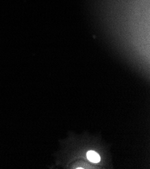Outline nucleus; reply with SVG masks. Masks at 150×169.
<instances>
[{"label": "nucleus", "mask_w": 150, "mask_h": 169, "mask_svg": "<svg viewBox=\"0 0 150 169\" xmlns=\"http://www.w3.org/2000/svg\"><path fill=\"white\" fill-rule=\"evenodd\" d=\"M87 158H88L90 162L94 163H98L100 160V157L98 155V154L96 153L94 151H89L87 153Z\"/></svg>", "instance_id": "1"}]
</instances>
